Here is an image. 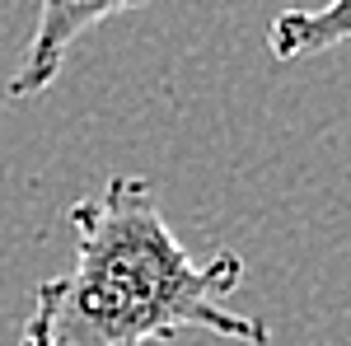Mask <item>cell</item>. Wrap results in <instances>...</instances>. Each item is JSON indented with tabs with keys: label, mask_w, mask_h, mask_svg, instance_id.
<instances>
[{
	"label": "cell",
	"mask_w": 351,
	"mask_h": 346,
	"mask_svg": "<svg viewBox=\"0 0 351 346\" xmlns=\"http://www.w3.org/2000/svg\"><path fill=\"white\" fill-rule=\"evenodd\" d=\"M75 262L33 291L19 346H150L211 332L267 346L271 328L225 309L243 286V258L220 248L197 262L155 206L145 178L117 173L75 201Z\"/></svg>",
	"instance_id": "obj_1"
},
{
	"label": "cell",
	"mask_w": 351,
	"mask_h": 346,
	"mask_svg": "<svg viewBox=\"0 0 351 346\" xmlns=\"http://www.w3.org/2000/svg\"><path fill=\"white\" fill-rule=\"evenodd\" d=\"M145 0H38V28L24 52V66L14 71V80L5 84L10 99H33L43 89H52V80L66 66V52L80 42L89 28H99L104 19H117Z\"/></svg>",
	"instance_id": "obj_2"
},
{
	"label": "cell",
	"mask_w": 351,
	"mask_h": 346,
	"mask_svg": "<svg viewBox=\"0 0 351 346\" xmlns=\"http://www.w3.org/2000/svg\"><path fill=\"white\" fill-rule=\"evenodd\" d=\"M351 42V0H328L324 10H286L267 28V47L276 61H304Z\"/></svg>",
	"instance_id": "obj_3"
}]
</instances>
